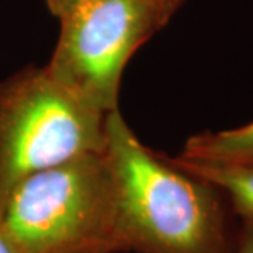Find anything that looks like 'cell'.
I'll use <instances>...</instances> for the list:
<instances>
[{"mask_svg":"<svg viewBox=\"0 0 253 253\" xmlns=\"http://www.w3.org/2000/svg\"><path fill=\"white\" fill-rule=\"evenodd\" d=\"M104 152L116 181L126 252H235L238 231L225 196L145 146L118 109L107 114Z\"/></svg>","mask_w":253,"mask_h":253,"instance_id":"6da1fadb","label":"cell"},{"mask_svg":"<svg viewBox=\"0 0 253 253\" xmlns=\"http://www.w3.org/2000/svg\"><path fill=\"white\" fill-rule=\"evenodd\" d=\"M0 225L17 253L126 252L104 151L18 181L0 207Z\"/></svg>","mask_w":253,"mask_h":253,"instance_id":"7a4b0ae2","label":"cell"},{"mask_svg":"<svg viewBox=\"0 0 253 253\" xmlns=\"http://www.w3.org/2000/svg\"><path fill=\"white\" fill-rule=\"evenodd\" d=\"M107 114L45 66H27L0 82V207L28 176L103 152Z\"/></svg>","mask_w":253,"mask_h":253,"instance_id":"3957f363","label":"cell"},{"mask_svg":"<svg viewBox=\"0 0 253 253\" xmlns=\"http://www.w3.org/2000/svg\"><path fill=\"white\" fill-rule=\"evenodd\" d=\"M173 16L159 0H84L59 18L61 33L45 68L94 109H117L131 56Z\"/></svg>","mask_w":253,"mask_h":253,"instance_id":"277c9868","label":"cell"},{"mask_svg":"<svg viewBox=\"0 0 253 253\" xmlns=\"http://www.w3.org/2000/svg\"><path fill=\"white\" fill-rule=\"evenodd\" d=\"M173 161L215 186L225 196L232 212L241 219L253 218V162H203L180 156Z\"/></svg>","mask_w":253,"mask_h":253,"instance_id":"5b68a950","label":"cell"},{"mask_svg":"<svg viewBox=\"0 0 253 253\" xmlns=\"http://www.w3.org/2000/svg\"><path fill=\"white\" fill-rule=\"evenodd\" d=\"M180 158L203 162H253V121L239 128L193 135L184 145Z\"/></svg>","mask_w":253,"mask_h":253,"instance_id":"8992f818","label":"cell"},{"mask_svg":"<svg viewBox=\"0 0 253 253\" xmlns=\"http://www.w3.org/2000/svg\"><path fill=\"white\" fill-rule=\"evenodd\" d=\"M234 253H253V218L242 219V226L236 235Z\"/></svg>","mask_w":253,"mask_h":253,"instance_id":"52a82bcc","label":"cell"},{"mask_svg":"<svg viewBox=\"0 0 253 253\" xmlns=\"http://www.w3.org/2000/svg\"><path fill=\"white\" fill-rule=\"evenodd\" d=\"M84 0H45L48 9L51 10V13L55 17L61 18L66 13H69L76 6H79Z\"/></svg>","mask_w":253,"mask_h":253,"instance_id":"ba28073f","label":"cell"},{"mask_svg":"<svg viewBox=\"0 0 253 253\" xmlns=\"http://www.w3.org/2000/svg\"><path fill=\"white\" fill-rule=\"evenodd\" d=\"M0 253H17L14 245L11 244L10 238L6 235L1 225H0Z\"/></svg>","mask_w":253,"mask_h":253,"instance_id":"9c48e42d","label":"cell"},{"mask_svg":"<svg viewBox=\"0 0 253 253\" xmlns=\"http://www.w3.org/2000/svg\"><path fill=\"white\" fill-rule=\"evenodd\" d=\"M159 1L165 6V9L168 10L172 16H174V13L180 9L187 0H159Z\"/></svg>","mask_w":253,"mask_h":253,"instance_id":"30bf717a","label":"cell"}]
</instances>
